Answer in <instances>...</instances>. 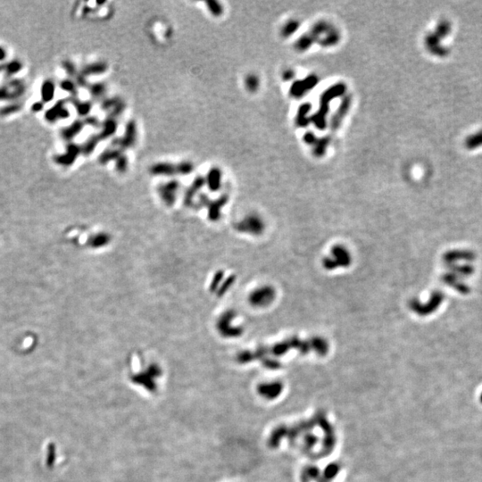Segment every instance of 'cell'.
<instances>
[{
  "mask_svg": "<svg viewBox=\"0 0 482 482\" xmlns=\"http://www.w3.org/2000/svg\"><path fill=\"white\" fill-rule=\"evenodd\" d=\"M26 91L25 83L19 79H9L0 86V101H17Z\"/></svg>",
  "mask_w": 482,
  "mask_h": 482,
  "instance_id": "6da1fadb",
  "label": "cell"
},
{
  "mask_svg": "<svg viewBox=\"0 0 482 482\" xmlns=\"http://www.w3.org/2000/svg\"><path fill=\"white\" fill-rule=\"evenodd\" d=\"M138 136V127L134 120H130L125 125L124 135L121 138H114L111 146L112 147L119 148L125 152L126 149H130L134 146Z\"/></svg>",
  "mask_w": 482,
  "mask_h": 482,
  "instance_id": "7a4b0ae2",
  "label": "cell"
},
{
  "mask_svg": "<svg viewBox=\"0 0 482 482\" xmlns=\"http://www.w3.org/2000/svg\"><path fill=\"white\" fill-rule=\"evenodd\" d=\"M235 317V313L228 310L222 313L217 321L216 328L219 334L223 338H237L242 334V329L232 326V321Z\"/></svg>",
  "mask_w": 482,
  "mask_h": 482,
  "instance_id": "3957f363",
  "label": "cell"
},
{
  "mask_svg": "<svg viewBox=\"0 0 482 482\" xmlns=\"http://www.w3.org/2000/svg\"><path fill=\"white\" fill-rule=\"evenodd\" d=\"M179 188V181L177 179H171L167 182L159 185L157 188V193L165 206H173L177 200Z\"/></svg>",
  "mask_w": 482,
  "mask_h": 482,
  "instance_id": "277c9868",
  "label": "cell"
},
{
  "mask_svg": "<svg viewBox=\"0 0 482 482\" xmlns=\"http://www.w3.org/2000/svg\"><path fill=\"white\" fill-rule=\"evenodd\" d=\"M81 154H82L81 146L73 142H70L67 143V145L65 146V152L63 154L54 156V162L61 166L68 167L75 163L77 158Z\"/></svg>",
  "mask_w": 482,
  "mask_h": 482,
  "instance_id": "5b68a950",
  "label": "cell"
},
{
  "mask_svg": "<svg viewBox=\"0 0 482 482\" xmlns=\"http://www.w3.org/2000/svg\"><path fill=\"white\" fill-rule=\"evenodd\" d=\"M66 99H61L54 104L52 107L46 111L45 119L49 123H55L59 120H65L70 117V111L66 107Z\"/></svg>",
  "mask_w": 482,
  "mask_h": 482,
  "instance_id": "8992f818",
  "label": "cell"
},
{
  "mask_svg": "<svg viewBox=\"0 0 482 482\" xmlns=\"http://www.w3.org/2000/svg\"><path fill=\"white\" fill-rule=\"evenodd\" d=\"M264 224L261 221L260 218L255 215H250L246 217L242 221L236 224V230L240 232L250 233V234H259L263 231Z\"/></svg>",
  "mask_w": 482,
  "mask_h": 482,
  "instance_id": "52a82bcc",
  "label": "cell"
},
{
  "mask_svg": "<svg viewBox=\"0 0 482 482\" xmlns=\"http://www.w3.org/2000/svg\"><path fill=\"white\" fill-rule=\"evenodd\" d=\"M272 290L270 287H264L260 288H256L253 292L250 294V303L254 306H266V304L271 302L272 298Z\"/></svg>",
  "mask_w": 482,
  "mask_h": 482,
  "instance_id": "ba28073f",
  "label": "cell"
},
{
  "mask_svg": "<svg viewBox=\"0 0 482 482\" xmlns=\"http://www.w3.org/2000/svg\"><path fill=\"white\" fill-rule=\"evenodd\" d=\"M149 173L154 176H164V177L175 176L178 175L177 163L158 162L152 165L149 169Z\"/></svg>",
  "mask_w": 482,
  "mask_h": 482,
  "instance_id": "9c48e42d",
  "label": "cell"
},
{
  "mask_svg": "<svg viewBox=\"0 0 482 482\" xmlns=\"http://www.w3.org/2000/svg\"><path fill=\"white\" fill-rule=\"evenodd\" d=\"M228 196L222 195L214 200H208L206 206L208 209V218L210 221L216 222L221 217V210L222 207L227 204Z\"/></svg>",
  "mask_w": 482,
  "mask_h": 482,
  "instance_id": "30bf717a",
  "label": "cell"
},
{
  "mask_svg": "<svg viewBox=\"0 0 482 482\" xmlns=\"http://www.w3.org/2000/svg\"><path fill=\"white\" fill-rule=\"evenodd\" d=\"M205 185H206L205 177H203V176L196 177L193 182L185 191L183 202H184L186 206H191L194 205V198H195L196 196L197 195V193L202 190V188Z\"/></svg>",
  "mask_w": 482,
  "mask_h": 482,
  "instance_id": "8fae6325",
  "label": "cell"
},
{
  "mask_svg": "<svg viewBox=\"0 0 482 482\" xmlns=\"http://www.w3.org/2000/svg\"><path fill=\"white\" fill-rule=\"evenodd\" d=\"M84 126H85V124L82 120H75L71 125L63 128L61 130L60 135L65 142L70 143V142H72L76 137L82 132Z\"/></svg>",
  "mask_w": 482,
  "mask_h": 482,
  "instance_id": "7c38bea8",
  "label": "cell"
},
{
  "mask_svg": "<svg viewBox=\"0 0 482 482\" xmlns=\"http://www.w3.org/2000/svg\"><path fill=\"white\" fill-rule=\"evenodd\" d=\"M222 173L218 167H212L206 174L205 182L208 190L212 192H216L222 187Z\"/></svg>",
  "mask_w": 482,
  "mask_h": 482,
  "instance_id": "4fadbf2b",
  "label": "cell"
},
{
  "mask_svg": "<svg viewBox=\"0 0 482 482\" xmlns=\"http://www.w3.org/2000/svg\"><path fill=\"white\" fill-rule=\"evenodd\" d=\"M101 130L98 133L101 141H106L107 139H110L115 135L118 130V121L112 117L107 116L106 119L101 123Z\"/></svg>",
  "mask_w": 482,
  "mask_h": 482,
  "instance_id": "5bb4252c",
  "label": "cell"
},
{
  "mask_svg": "<svg viewBox=\"0 0 482 482\" xmlns=\"http://www.w3.org/2000/svg\"><path fill=\"white\" fill-rule=\"evenodd\" d=\"M107 70H108V65L106 62L99 61L84 65L80 72L87 78L89 76L101 75L106 73Z\"/></svg>",
  "mask_w": 482,
  "mask_h": 482,
  "instance_id": "9a60e30c",
  "label": "cell"
},
{
  "mask_svg": "<svg viewBox=\"0 0 482 482\" xmlns=\"http://www.w3.org/2000/svg\"><path fill=\"white\" fill-rule=\"evenodd\" d=\"M66 101L73 106L77 114L81 117H87L92 110V103L90 101H82L78 97H71Z\"/></svg>",
  "mask_w": 482,
  "mask_h": 482,
  "instance_id": "2e32d148",
  "label": "cell"
},
{
  "mask_svg": "<svg viewBox=\"0 0 482 482\" xmlns=\"http://www.w3.org/2000/svg\"><path fill=\"white\" fill-rule=\"evenodd\" d=\"M474 258H475V255H473V253L471 251H467V250L465 251L459 250L457 252L456 251L449 252L445 257L447 264H455L456 262L459 263L460 261L470 262V261L474 260Z\"/></svg>",
  "mask_w": 482,
  "mask_h": 482,
  "instance_id": "e0dca14e",
  "label": "cell"
},
{
  "mask_svg": "<svg viewBox=\"0 0 482 482\" xmlns=\"http://www.w3.org/2000/svg\"><path fill=\"white\" fill-rule=\"evenodd\" d=\"M54 93H55V84L54 82L52 80H46L40 88L41 102H43L44 104L51 102L54 99Z\"/></svg>",
  "mask_w": 482,
  "mask_h": 482,
  "instance_id": "ac0fdd59",
  "label": "cell"
},
{
  "mask_svg": "<svg viewBox=\"0 0 482 482\" xmlns=\"http://www.w3.org/2000/svg\"><path fill=\"white\" fill-rule=\"evenodd\" d=\"M123 153H125V152L122 151L119 148H114V147L107 148L106 150H104L99 155V157H98V163L102 164V165H106V164H107L110 162L115 161Z\"/></svg>",
  "mask_w": 482,
  "mask_h": 482,
  "instance_id": "d6986e66",
  "label": "cell"
},
{
  "mask_svg": "<svg viewBox=\"0 0 482 482\" xmlns=\"http://www.w3.org/2000/svg\"><path fill=\"white\" fill-rule=\"evenodd\" d=\"M101 141L98 134H92L89 138H88L87 141H85L82 146V154L84 157H89L94 153L96 148L98 147L99 142Z\"/></svg>",
  "mask_w": 482,
  "mask_h": 482,
  "instance_id": "ffe728a7",
  "label": "cell"
},
{
  "mask_svg": "<svg viewBox=\"0 0 482 482\" xmlns=\"http://www.w3.org/2000/svg\"><path fill=\"white\" fill-rule=\"evenodd\" d=\"M87 89L93 99H96V100L102 99L103 100V98L107 93V85L104 82H98L89 83Z\"/></svg>",
  "mask_w": 482,
  "mask_h": 482,
  "instance_id": "44dd1931",
  "label": "cell"
},
{
  "mask_svg": "<svg viewBox=\"0 0 482 482\" xmlns=\"http://www.w3.org/2000/svg\"><path fill=\"white\" fill-rule=\"evenodd\" d=\"M3 72L7 76V78L16 75L22 69V64L18 60H13L7 64H3Z\"/></svg>",
  "mask_w": 482,
  "mask_h": 482,
  "instance_id": "7402d4cb",
  "label": "cell"
},
{
  "mask_svg": "<svg viewBox=\"0 0 482 482\" xmlns=\"http://www.w3.org/2000/svg\"><path fill=\"white\" fill-rule=\"evenodd\" d=\"M110 236L107 233H99V234H97L95 236H93L92 238H90L89 240V245L90 247H92L94 249H99V248H103L105 246L108 244L110 242Z\"/></svg>",
  "mask_w": 482,
  "mask_h": 482,
  "instance_id": "603a6c76",
  "label": "cell"
},
{
  "mask_svg": "<svg viewBox=\"0 0 482 482\" xmlns=\"http://www.w3.org/2000/svg\"><path fill=\"white\" fill-rule=\"evenodd\" d=\"M206 8L208 12L211 14L212 17H221L223 15L224 8L222 3H220L217 0H208L206 2Z\"/></svg>",
  "mask_w": 482,
  "mask_h": 482,
  "instance_id": "cb8c5ba5",
  "label": "cell"
},
{
  "mask_svg": "<svg viewBox=\"0 0 482 482\" xmlns=\"http://www.w3.org/2000/svg\"><path fill=\"white\" fill-rule=\"evenodd\" d=\"M22 107V104L18 102V101H14V102L7 104L0 108V115L1 116H8V115L16 114L17 112H19Z\"/></svg>",
  "mask_w": 482,
  "mask_h": 482,
  "instance_id": "d4e9b609",
  "label": "cell"
},
{
  "mask_svg": "<svg viewBox=\"0 0 482 482\" xmlns=\"http://www.w3.org/2000/svg\"><path fill=\"white\" fill-rule=\"evenodd\" d=\"M60 88L66 92L70 93L71 97H77L78 87L72 79H65L60 82Z\"/></svg>",
  "mask_w": 482,
  "mask_h": 482,
  "instance_id": "484cf974",
  "label": "cell"
},
{
  "mask_svg": "<svg viewBox=\"0 0 482 482\" xmlns=\"http://www.w3.org/2000/svg\"><path fill=\"white\" fill-rule=\"evenodd\" d=\"M114 162H115L114 169L118 174H124L128 171L129 160H128V157L125 156V153H123Z\"/></svg>",
  "mask_w": 482,
  "mask_h": 482,
  "instance_id": "4316f807",
  "label": "cell"
},
{
  "mask_svg": "<svg viewBox=\"0 0 482 482\" xmlns=\"http://www.w3.org/2000/svg\"><path fill=\"white\" fill-rule=\"evenodd\" d=\"M195 169L194 163L190 161H181L177 163V170H178V175H190L193 173Z\"/></svg>",
  "mask_w": 482,
  "mask_h": 482,
  "instance_id": "83f0119b",
  "label": "cell"
},
{
  "mask_svg": "<svg viewBox=\"0 0 482 482\" xmlns=\"http://www.w3.org/2000/svg\"><path fill=\"white\" fill-rule=\"evenodd\" d=\"M121 100H122V98H120L119 97H111V98H104L103 100H101L100 107H101V109L103 111L107 112V113H109L117 104L119 103Z\"/></svg>",
  "mask_w": 482,
  "mask_h": 482,
  "instance_id": "f1b7e54d",
  "label": "cell"
},
{
  "mask_svg": "<svg viewBox=\"0 0 482 482\" xmlns=\"http://www.w3.org/2000/svg\"><path fill=\"white\" fill-rule=\"evenodd\" d=\"M125 109H126V104H125V101L122 99L120 101L119 103L117 104L114 108L112 109L110 112L108 113L109 117H112V118H114V119H118L121 115H123V114L125 113Z\"/></svg>",
  "mask_w": 482,
  "mask_h": 482,
  "instance_id": "f546056e",
  "label": "cell"
},
{
  "mask_svg": "<svg viewBox=\"0 0 482 482\" xmlns=\"http://www.w3.org/2000/svg\"><path fill=\"white\" fill-rule=\"evenodd\" d=\"M62 66H63L64 70L65 71V72L67 73V75L70 77V79H74L76 75L79 73V71L76 69L75 65L71 61H68V60L64 61Z\"/></svg>",
  "mask_w": 482,
  "mask_h": 482,
  "instance_id": "4dcf8cb0",
  "label": "cell"
},
{
  "mask_svg": "<svg viewBox=\"0 0 482 482\" xmlns=\"http://www.w3.org/2000/svg\"><path fill=\"white\" fill-rule=\"evenodd\" d=\"M234 282H235V279L232 276L228 278L224 282H222L221 286H220L219 289H218V293H217L218 297H222L224 294H226L228 290L232 286Z\"/></svg>",
  "mask_w": 482,
  "mask_h": 482,
  "instance_id": "1f68e13d",
  "label": "cell"
},
{
  "mask_svg": "<svg viewBox=\"0 0 482 482\" xmlns=\"http://www.w3.org/2000/svg\"><path fill=\"white\" fill-rule=\"evenodd\" d=\"M466 145L469 148H474L477 146H482V131L476 135L471 136V138H469L467 140Z\"/></svg>",
  "mask_w": 482,
  "mask_h": 482,
  "instance_id": "d6a6232c",
  "label": "cell"
},
{
  "mask_svg": "<svg viewBox=\"0 0 482 482\" xmlns=\"http://www.w3.org/2000/svg\"><path fill=\"white\" fill-rule=\"evenodd\" d=\"M245 85L249 91H255L258 88V79L255 75L247 76Z\"/></svg>",
  "mask_w": 482,
  "mask_h": 482,
  "instance_id": "836d02e7",
  "label": "cell"
},
{
  "mask_svg": "<svg viewBox=\"0 0 482 482\" xmlns=\"http://www.w3.org/2000/svg\"><path fill=\"white\" fill-rule=\"evenodd\" d=\"M223 277H224V272H223V271H217L216 273L214 274V278H213V281L211 282V287H210L211 291L216 290L218 287L221 286L222 280H223Z\"/></svg>",
  "mask_w": 482,
  "mask_h": 482,
  "instance_id": "e575fe53",
  "label": "cell"
},
{
  "mask_svg": "<svg viewBox=\"0 0 482 482\" xmlns=\"http://www.w3.org/2000/svg\"><path fill=\"white\" fill-rule=\"evenodd\" d=\"M83 122H84L85 125H89V126L95 127V128H98V127H100V126H101V123H100V121H99L97 117H95V116H90V115H89V116H87V117L85 118V120H84Z\"/></svg>",
  "mask_w": 482,
  "mask_h": 482,
  "instance_id": "d590c367",
  "label": "cell"
},
{
  "mask_svg": "<svg viewBox=\"0 0 482 482\" xmlns=\"http://www.w3.org/2000/svg\"><path fill=\"white\" fill-rule=\"evenodd\" d=\"M54 460V445H50L49 447V455H48V464L52 465Z\"/></svg>",
  "mask_w": 482,
  "mask_h": 482,
  "instance_id": "8d00e7d4",
  "label": "cell"
},
{
  "mask_svg": "<svg viewBox=\"0 0 482 482\" xmlns=\"http://www.w3.org/2000/svg\"><path fill=\"white\" fill-rule=\"evenodd\" d=\"M44 107L43 102H36V103L33 104L32 106V110H33L34 113H38V112H40Z\"/></svg>",
  "mask_w": 482,
  "mask_h": 482,
  "instance_id": "74e56055",
  "label": "cell"
},
{
  "mask_svg": "<svg viewBox=\"0 0 482 482\" xmlns=\"http://www.w3.org/2000/svg\"><path fill=\"white\" fill-rule=\"evenodd\" d=\"M6 56H7V52L6 49L0 46V62L6 59Z\"/></svg>",
  "mask_w": 482,
  "mask_h": 482,
  "instance_id": "f35d334b",
  "label": "cell"
}]
</instances>
